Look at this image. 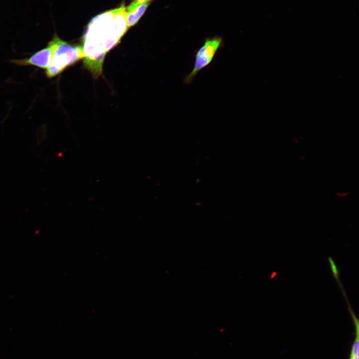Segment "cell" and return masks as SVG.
Masks as SVG:
<instances>
[{
	"label": "cell",
	"instance_id": "cell-1",
	"mask_svg": "<svg viewBox=\"0 0 359 359\" xmlns=\"http://www.w3.org/2000/svg\"><path fill=\"white\" fill-rule=\"evenodd\" d=\"M124 3L102 13L89 23L83 36L84 65L95 78L102 73L106 54L120 42L128 28Z\"/></svg>",
	"mask_w": 359,
	"mask_h": 359
},
{
	"label": "cell",
	"instance_id": "cell-2",
	"mask_svg": "<svg viewBox=\"0 0 359 359\" xmlns=\"http://www.w3.org/2000/svg\"><path fill=\"white\" fill-rule=\"evenodd\" d=\"M49 42L53 48L51 62L45 70L49 78L62 73L68 67L84 58L81 45H73L60 39L55 34Z\"/></svg>",
	"mask_w": 359,
	"mask_h": 359
},
{
	"label": "cell",
	"instance_id": "cell-3",
	"mask_svg": "<svg viewBox=\"0 0 359 359\" xmlns=\"http://www.w3.org/2000/svg\"><path fill=\"white\" fill-rule=\"evenodd\" d=\"M224 45V40L221 36L206 37L203 44L195 52L193 68L184 77V84H190L198 73L211 63L217 51Z\"/></svg>",
	"mask_w": 359,
	"mask_h": 359
},
{
	"label": "cell",
	"instance_id": "cell-4",
	"mask_svg": "<svg viewBox=\"0 0 359 359\" xmlns=\"http://www.w3.org/2000/svg\"><path fill=\"white\" fill-rule=\"evenodd\" d=\"M53 48L49 42L47 46L34 53L29 57L22 59L12 60L10 62L19 66H34L46 69L52 56Z\"/></svg>",
	"mask_w": 359,
	"mask_h": 359
},
{
	"label": "cell",
	"instance_id": "cell-5",
	"mask_svg": "<svg viewBox=\"0 0 359 359\" xmlns=\"http://www.w3.org/2000/svg\"><path fill=\"white\" fill-rule=\"evenodd\" d=\"M151 2L143 3L137 6L132 10L127 12L126 24L128 28L136 24L144 14Z\"/></svg>",
	"mask_w": 359,
	"mask_h": 359
},
{
	"label": "cell",
	"instance_id": "cell-6",
	"mask_svg": "<svg viewBox=\"0 0 359 359\" xmlns=\"http://www.w3.org/2000/svg\"><path fill=\"white\" fill-rule=\"evenodd\" d=\"M350 311L352 316L356 329V337L352 345L350 359H359V320L355 315L352 309Z\"/></svg>",
	"mask_w": 359,
	"mask_h": 359
},
{
	"label": "cell",
	"instance_id": "cell-7",
	"mask_svg": "<svg viewBox=\"0 0 359 359\" xmlns=\"http://www.w3.org/2000/svg\"><path fill=\"white\" fill-rule=\"evenodd\" d=\"M328 261L330 263V266H331V269L332 270V272L333 273V274L335 278L336 279V280L340 282V279H339V272L337 268L336 265L335 264L334 260H333L332 257H329L328 258Z\"/></svg>",
	"mask_w": 359,
	"mask_h": 359
},
{
	"label": "cell",
	"instance_id": "cell-8",
	"mask_svg": "<svg viewBox=\"0 0 359 359\" xmlns=\"http://www.w3.org/2000/svg\"><path fill=\"white\" fill-rule=\"evenodd\" d=\"M151 0H134L126 7L127 12L132 10L140 4L151 2Z\"/></svg>",
	"mask_w": 359,
	"mask_h": 359
},
{
	"label": "cell",
	"instance_id": "cell-9",
	"mask_svg": "<svg viewBox=\"0 0 359 359\" xmlns=\"http://www.w3.org/2000/svg\"><path fill=\"white\" fill-rule=\"evenodd\" d=\"M348 194V192H343V193L341 194L340 193H337V195L340 197L344 196L347 195Z\"/></svg>",
	"mask_w": 359,
	"mask_h": 359
}]
</instances>
